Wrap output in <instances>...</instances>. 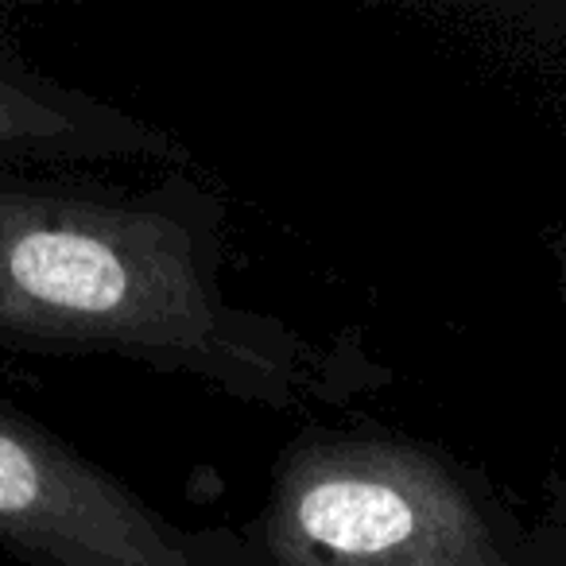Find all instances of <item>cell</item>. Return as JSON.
Segmentation results:
<instances>
[{"instance_id":"4","label":"cell","mask_w":566,"mask_h":566,"mask_svg":"<svg viewBox=\"0 0 566 566\" xmlns=\"http://www.w3.org/2000/svg\"><path fill=\"white\" fill-rule=\"evenodd\" d=\"M187 148L167 128L97 94L48 78L17 55L9 40H0V167H187Z\"/></svg>"},{"instance_id":"1","label":"cell","mask_w":566,"mask_h":566,"mask_svg":"<svg viewBox=\"0 0 566 566\" xmlns=\"http://www.w3.org/2000/svg\"><path fill=\"white\" fill-rule=\"evenodd\" d=\"M226 229V198L187 167L144 190L0 167V354L120 357L264 411L392 385L357 331L318 338L229 300Z\"/></svg>"},{"instance_id":"5","label":"cell","mask_w":566,"mask_h":566,"mask_svg":"<svg viewBox=\"0 0 566 566\" xmlns=\"http://www.w3.org/2000/svg\"><path fill=\"white\" fill-rule=\"evenodd\" d=\"M547 260H551V283H555L558 307H563L566 318V229H555L547 237ZM532 547H535V566H566V465L558 470L547 509L539 512V520H532Z\"/></svg>"},{"instance_id":"3","label":"cell","mask_w":566,"mask_h":566,"mask_svg":"<svg viewBox=\"0 0 566 566\" xmlns=\"http://www.w3.org/2000/svg\"><path fill=\"white\" fill-rule=\"evenodd\" d=\"M0 551L24 566H264L241 527H187L0 400Z\"/></svg>"},{"instance_id":"2","label":"cell","mask_w":566,"mask_h":566,"mask_svg":"<svg viewBox=\"0 0 566 566\" xmlns=\"http://www.w3.org/2000/svg\"><path fill=\"white\" fill-rule=\"evenodd\" d=\"M241 532L264 566H535L481 465L385 423L303 427Z\"/></svg>"}]
</instances>
